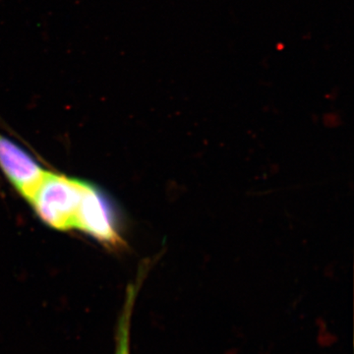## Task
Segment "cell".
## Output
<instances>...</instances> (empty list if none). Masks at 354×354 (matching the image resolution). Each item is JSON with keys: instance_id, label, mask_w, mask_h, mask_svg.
Returning a JSON list of instances; mask_svg holds the SVG:
<instances>
[{"instance_id": "cell-4", "label": "cell", "mask_w": 354, "mask_h": 354, "mask_svg": "<svg viewBox=\"0 0 354 354\" xmlns=\"http://www.w3.org/2000/svg\"><path fill=\"white\" fill-rule=\"evenodd\" d=\"M141 272L134 285H130L127 288V298H125L124 305L121 310L118 326H116L114 354H130L133 310H134L140 286L143 283L144 276H145L143 270Z\"/></svg>"}, {"instance_id": "cell-1", "label": "cell", "mask_w": 354, "mask_h": 354, "mask_svg": "<svg viewBox=\"0 0 354 354\" xmlns=\"http://www.w3.org/2000/svg\"><path fill=\"white\" fill-rule=\"evenodd\" d=\"M86 184L87 181L48 171L29 203L48 227L60 232L74 230Z\"/></svg>"}, {"instance_id": "cell-3", "label": "cell", "mask_w": 354, "mask_h": 354, "mask_svg": "<svg viewBox=\"0 0 354 354\" xmlns=\"http://www.w3.org/2000/svg\"><path fill=\"white\" fill-rule=\"evenodd\" d=\"M0 169L18 193L30 202L48 171L17 144L0 134Z\"/></svg>"}, {"instance_id": "cell-2", "label": "cell", "mask_w": 354, "mask_h": 354, "mask_svg": "<svg viewBox=\"0 0 354 354\" xmlns=\"http://www.w3.org/2000/svg\"><path fill=\"white\" fill-rule=\"evenodd\" d=\"M74 230H81L111 248L124 245L118 212L109 198L92 183L86 184Z\"/></svg>"}]
</instances>
